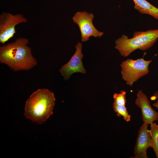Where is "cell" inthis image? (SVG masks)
<instances>
[{
  "mask_svg": "<svg viewBox=\"0 0 158 158\" xmlns=\"http://www.w3.org/2000/svg\"><path fill=\"white\" fill-rule=\"evenodd\" d=\"M28 40L17 39L14 42L0 47V62L14 71L30 70L37 64L36 59L27 45Z\"/></svg>",
  "mask_w": 158,
  "mask_h": 158,
  "instance_id": "6da1fadb",
  "label": "cell"
},
{
  "mask_svg": "<svg viewBox=\"0 0 158 158\" xmlns=\"http://www.w3.org/2000/svg\"><path fill=\"white\" fill-rule=\"evenodd\" d=\"M55 98L53 92L46 88H40L33 92L26 102L25 117L41 124L53 113Z\"/></svg>",
  "mask_w": 158,
  "mask_h": 158,
  "instance_id": "7a4b0ae2",
  "label": "cell"
},
{
  "mask_svg": "<svg viewBox=\"0 0 158 158\" xmlns=\"http://www.w3.org/2000/svg\"><path fill=\"white\" fill-rule=\"evenodd\" d=\"M133 35L129 38L123 34L116 40L115 48L121 56L126 57L137 49L145 51L150 48L158 39V29L135 31Z\"/></svg>",
  "mask_w": 158,
  "mask_h": 158,
  "instance_id": "3957f363",
  "label": "cell"
},
{
  "mask_svg": "<svg viewBox=\"0 0 158 158\" xmlns=\"http://www.w3.org/2000/svg\"><path fill=\"white\" fill-rule=\"evenodd\" d=\"M143 57L136 60L128 59L121 63V77L127 85L132 86L135 82L149 73L148 67L152 60H146Z\"/></svg>",
  "mask_w": 158,
  "mask_h": 158,
  "instance_id": "277c9868",
  "label": "cell"
},
{
  "mask_svg": "<svg viewBox=\"0 0 158 158\" xmlns=\"http://www.w3.org/2000/svg\"><path fill=\"white\" fill-rule=\"evenodd\" d=\"M94 17L92 13L83 11L77 12L72 18L73 22L79 28L82 42L87 41L92 36L100 37L104 34L103 32L98 31L94 26L92 22Z\"/></svg>",
  "mask_w": 158,
  "mask_h": 158,
  "instance_id": "5b68a950",
  "label": "cell"
},
{
  "mask_svg": "<svg viewBox=\"0 0 158 158\" xmlns=\"http://www.w3.org/2000/svg\"><path fill=\"white\" fill-rule=\"evenodd\" d=\"M27 21V19L21 14L14 15L8 12L2 13L0 15V42L4 44L13 37L16 32V26Z\"/></svg>",
  "mask_w": 158,
  "mask_h": 158,
  "instance_id": "8992f818",
  "label": "cell"
},
{
  "mask_svg": "<svg viewBox=\"0 0 158 158\" xmlns=\"http://www.w3.org/2000/svg\"><path fill=\"white\" fill-rule=\"evenodd\" d=\"M82 45L78 42L75 46L76 51L70 60L63 66L59 71L65 80L68 79L71 75L75 73H85L86 71L83 64V57L82 52Z\"/></svg>",
  "mask_w": 158,
  "mask_h": 158,
  "instance_id": "52a82bcc",
  "label": "cell"
},
{
  "mask_svg": "<svg viewBox=\"0 0 158 158\" xmlns=\"http://www.w3.org/2000/svg\"><path fill=\"white\" fill-rule=\"evenodd\" d=\"M149 124L143 123L140 126L134 148V158H147V150L151 147V141L149 130Z\"/></svg>",
  "mask_w": 158,
  "mask_h": 158,
  "instance_id": "ba28073f",
  "label": "cell"
},
{
  "mask_svg": "<svg viewBox=\"0 0 158 158\" xmlns=\"http://www.w3.org/2000/svg\"><path fill=\"white\" fill-rule=\"evenodd\" d=\"M135 104L141 110L143 123L150 124L155 121H158V112L153 109L148 98L141 90L137 93Z\"/></svg>",
  "mask_w": 158,
  "mask_h": 158,
  "instance_id": "9c48e42d",
  "label": "cell"
},
{
  "mask_svg": "<svg viewBox=\"0 0 158 158\" xmlns=\"http://www.w3.org/2000/svg\"><path fill=\"white\" fill-rule=\"evenodd\" d=\"M134 8L141 14L149 15L158 20V8L146 0H132Z\"/></svg>",
  "mask_w": 158,
  "mask_h": 158,
  "instance_id": "30bf717a",
  "label": "cell"
},
{
  "mask_svg": "<svg viewBox=\"0 0 158 158\" xmlns=\"http://www.w3.org/2000/svg\"><path fill=\"white\" fill-rule=\"evenodd\" d=\"M149 130L151 141V148H152L156 157L158 158V125L155 123L150 124Z\"/></svg>",
  "mask_w": 158,
  "mask_h": 158,
  "instance_id": "8fae6325",
  "label": "cell"
},
{
  "mask_svg": "<svg viewBox=\"0 0 158 158\" xmlns=\"http://www.w3.org/2000/svg\"><path fill=\"white\" fill-rule=\"evenodd\" d=\"M113 106L114 110L118 117L122 116L123 119L127 122L131 120V116L128 113L125 106L113 104Z\"/></svg>",
  "mask_w": 158,
  "mask_h": 158,
  "instance_id": "7c38bea8",
  "label": "cell"
},
{
  "mask_svg": "<svg viewBox=\"0 0 158 158\" xmlns=\"http://www.w3.org/2000/svg\"><path fill=\"white\" fill-rule=\"evenodd\" d=\"M126 92L123 90H121L119 93H114L113 97L114 99L113 104L125 106L126 102Z\"/></svg>",
  "mask_w": 158,
  "mask_h": 158,
  "instance_id": "4fadbf2b",
  "label": "cell"
},
{
  "mask_svg": "<svg viewBox=\"0 0 158 158\" xmlns=\"http://www.w3.org/2000/svg\"><path fill=\"white\" fill-rule=\"evenodd\" d=\"M153 96L157 99V100L153 104V106L155 107L158 109V91H157L154 93Z\"/></svg>",
  "mask_w": 158,
  "mask_h": 158,
  "instance_id": "5bb4252c",
  "label": "cell"
},
{
  "mask_svg": "<svg viewBox=\"0 0 158 158\" xmlns=\"http://www.w3.org/2000/svg\"><path fill=\"white\" fill-rule=\"evenodd\" d=\"M157 56H158V52L157 53Z\"/></svg>",
  "mask_w": 158,
  "mask_h": 158,
  "instance_id": "9a60e30c",
  "label": "cell"
}]
</instances>
